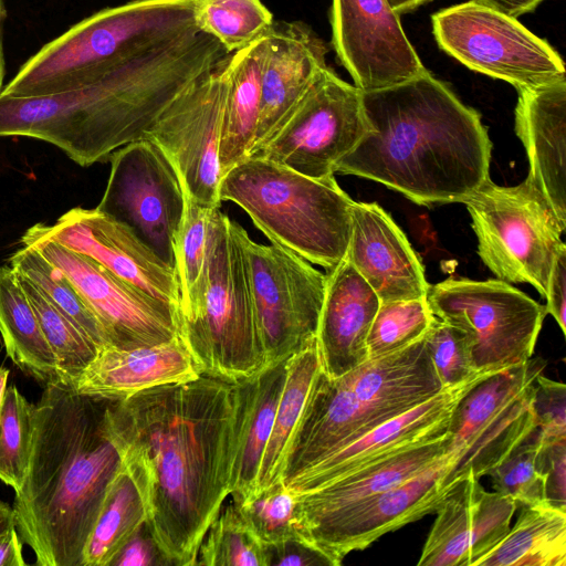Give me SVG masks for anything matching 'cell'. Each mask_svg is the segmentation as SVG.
<instances>
[{
	"instance_id": "obj_44",
	"label": "cell",
	"mask_w": 566,
	"mask_h": 566,
	"mask_svg": "<svg viewBox=\"0 0 566 566\" xmlns=\"http://www.w3.org/2000/svg\"><path fill=\"white\" fill-rule=\"evenodd\" d=\"M423 342L443 389L460 386L486 374L476 371L470 340L461 329L434 317L423 335Z\"/></svg>"
},
{
	"instance_id": "obj_35",
	"label": "cell",
	"mask_w": 566,
	"mask_h": 566,
	"mask_svg": "<svg viewBox=\"0 0 566 566\" xmlns=\"http://www.w3.org/2000/svg\"><path fill=\"white\" fill-rule=\"evenodd\" d=\"M9 265L38 290L99 347L109 345L102 323L67 276L39 251L22 245L9 258Z\"/></svg>"
},
{
	"instance_id": "obj_46",
	"label": "cell",
	"mask_w": 566,
	"mask_h": 566,
	"mask_svg": "<svg viewBox=\"0 0 566 566\" xmlns=\"http://www.w3.org/2000/svg\"><path fill=\"white\" fill-rule=\"evenodd\" d=\"M544 503L566 512V440L543 442L538 454Z\"/></svg>"
},
{
	"instance_id": "obj_28",
	"label": "cell",
	"mask_w": 566,
	"mask_h": 566,
	"mask_svg": "<svg viewBox=\"0 0 566 566\" xmlns=\"http://www.w3.org/2000/svg\"><path fill=\"white\" fill-rule=\"evenodd\" d=\"M287 359V358H286ZM286 359L232 384L234 452L230 481L233 502L252 496L285 376Z\"/></svg>"
},
{
	"instance_id": "obj_53",
	"label": "cell",
	"mask_w": 566,
	"mask_h": 566,
	"mask_svg": "<svg viewBox=\"0 0 566 566\" xmlns=\"http://www.w3.org/2000/svg\"><path fill=\"white\" fill-rule=\"evenodd\" d=\"M4 19V4L3 0H0V93L3 87L4 80V55H3V45H2V23Z\"/></svg>"
},
{
	"instance_id": "obj_2",
	"label": "cell",
	"mask_w": 566,
	"mask_h": 566,
	"mask_svg": "<svg viewBox=\"0 0 566 566\" xmlns=\"http://www.w3.org/2000/svg\"><path fill=\"white\" fill-rule=\"evenodd\" d=\"M230 54L213 36L195 31L78 88L29 98L0 96V137L48 142L81 166L106 161L144 138L180 94Z\"/></svg>"
},
{
	"instance_id": "obj_3",
	"label": "cell",
	"mask_w": 566,
	"mask_h": 566,
	"mask_svg": "<svg viewBox=\"0 0 566 566\" xmlns=\"http://www.w3.org/2000/svg\"><path fill=\"white\" fill-rule=\"evenodd\" d=\"M361 99L368 130L336 172L420 206L462 202L490 177L492 143L480 114L428 70Z\"/></svg>"
},
{
	"instance_id": "obj_41",
	"label": "cell",
	"mask_w": 566,
	"mask_h": 566,
	"mask_svg": "<svg viewBox=\"0 0 566 566\" xmlns=\"http://www.w3.org/2000/svg\"><path fill=\"white\" fill-rule=\"evenodd\" d=\"M433 319L427 297L380 303L367 337L369 359L415 343Z\"/></svg>"
},
{
	"instance_id": "obj_21",
	"label": "cell",
	"mask_w": 566,
	"mask_h": 566,
	"mask_svg": "<svg viewBox=\"0 0 566 566\" xmlns=\"http://www.w3.org/2000/svg\"><path fill=\"white\" fill-rule=\"evenodd\" d=\"M517 504L488 492L473 473L455 481L436 509L437 517L418 566H475L511 528Z\"/></svg>"
},
{
	"instance_id": "obj_45",
	"label": "cell",
	"mask_w": 566,
	"mask_h": 566,
	"mask_svg": "<svg viewBox=\"0 0 566 566\" xmlns=\"http://www.w3.org/2000/svg\"><path fill=\"white\" fill-rule=\"evenodd\" d=\"M532 411L543 442L566 440V386L541 374L534 386Z\"/></svg>"
},
{
	"instance_id": "obj_31",
	"label": "cell",
	"mask_w": 566,
	"mask_h": 566,
	"mask_svg": "<svg viewBox=\"0 0 566 566\" xmlns=\"http://www.w3.org/2000/svg\"><path fill=\"white\" fill-rule=\"evenodd\" d=\"M0 333L7 355L25 374L46 385H61L55 356L17 273L0 266Z\"/></svg>"
},
{
	"instance_id": "obj_51",
	"label": "cell",
	"mask_w": 566,
	"mask_h": 566,
	"mask_svg": "<svg viewBox=\"0 0 566 566\" xmlns=\"http://www.w3.org/2000/svg\"><path fill=\"white\" fill-rule=\"evenodd\" d=\"M491 8L500 10L507 15L517 18L534 11L544 0H478Z\"/></svg>"
},
{
	"instance_id": "obj_47",
	"label": "cell",
	"mask_w": 566,
	"mask_h": 566,
	"mask_svg": "<svg viewBox=\"0 0 566 566\" xmlns=\"http://www.w3.org/2000/svg\"><path fill=\"white\" fill-rule=\"evenodd\" d=\"M264 566H337L313 543L285 541L263 545Z\"/></svg>"
},
{
	"instance_id": "obj_39",
	"label": "cell",
	"mask_w": 566,
	"mask_h": 566,
	"mask_svg": "<svg viewBox=\"0 0 566 566\" xmlns=\"http://www.w3.org/2000/svg\"><path fill=\"white\" fill-rule=\"evenodd\" d=\"M36 406L14 385L7 387L0 411V480L19 491L25 480L33 444Z\"/></svg>"
},
{
	"instance_id": "obj_15",
	"label": "cell",
	"mask_w": 566,
	"mask_h": 566,
	"mask_svg": "<svg viewBox=\"0 0 566 566\" xmlns=\"http://www.w3.org/2000/svg\"><path fill=\"white\" fill-rule=\"evenodd\" d=\"M108 160L109 177L96 208L127 226L176 269L175 241L185 211V191L174 165L146 137L118 148Z\"/></svg>"
},
{
	"instance_id": "obj_34",
	"label": "cell",
	"mask_w": 566,
	"mask_h": 566,
	"mask_svg": "<svg viewBox=\"0 0 566 566\" xmlns=\"http://www.w3.org/2000/svg\"><path fill=\"white\" fill-rule=\"evenodd\" d=\"M147 522L140 488L123 462L112 480L86 541L82 566H109L113 558Z\"/></svg>"
},
{
	"instance_id": "obj_19",
	"label": "cell",
	"mask_w": 566,
	"mask_h": 566,
	"mask_svg": "<svg viewBox=\"0 0 566 566\" xmlns=\"http://www.w3.org/2000/svg\"><path fill=\"white\" fill-rule=\"evenodd\" d=\"M42 231L60 244L86 255L113 274L156 298L179 307L176 269L163 262L124 223L97 208H73Z\"/></svg>"
},
{
	"instance_id": "obj_50",
	"label": "cell",
	"mask_w": 566,
	"mask_h": 566,
	"mask_svg": "<svg viewBox=\"0 0 566 566\" xmlns=\"http://www.w3.org/2000/svg\"><path fill=\"white\" fill-rule=\"evenodd\" d=\"M13 506L0 501V566H24Z\"/></svg>"
},
{
	"instance_id": "obj_24",
	"label": "cell",
	"mask_w": 566,
	"mask_h": 566,
	"mask_svg": "<svg viewBox=\"0 0 566 566\" xmlns=\"http://www.w3.org/2000/svg\"><path fill=\"white\" fill-rule=\"evenodd\" d=\"M345 260L380 303L427 297L430 284L407 237L376 202L354 201Z\"/></svg>"
},
{
	"instance_id": "obj_8",
	"label": "cell",
	"mask_w": 566,
	"mask_h": 566,
	"mask_svg": "<svg viewBox=\"0 0 566 566\" xmlns=\"http://www.w3.org/2000/svg\"><path fill=\"white\" fill-rule=\"evenodd\" d=\"M241 226L210 210L200 292L179 312V331L199 373L230 384L266 363L258 328Z\"/></svg>"
},
{
	"instance_id": "obj_5",
	"label": "cell",
	"mask_w": 566,
	"mask_h": 566,
	"mask_svg": "<svg viewBox=\"0 0 566 566\" xmlns=\"http://www.w3.org/2000/svg\"><path fill=\"white\" fill-rule=\"evenodd\" d=\"M442 390L423 336L338 378H329L319 369L287 453L284 478L295 479Z\"/></svg>"
},
{
	"instance_id": "obj_36",
	"label": "cell",
	"mask_w": 566,
	"mask_h": 566,
	"mask_svg": "<svg viewBox=\"0 0 566 566\" xmlns=\"http://www.w3.org/2000/svg\"><path fill=\"white\" fill-rule=\"evenodd\" d=\"M17 275L55 356L61 385L74 388L99 346L54 306L33 283L18 273Z\"/></svg>"
},
{
	"instance_id": "obj_42",
	"label": "cell",
	"mask_w": 566,
	"mask_h": 566,
	"mask_svg": "<svg viewBox=\"0 0 566 566\" xmlns=\"http://www.w3.org/2000/svg\"><path fill=\"white\" fill-rule=\"evenodd\" d=\"M210 210L197 203L185 191V211L175 241V264L180 293L178 312L188 308L200 292Z\"/></svg>"
},
{
	"instance_id": "obj_29",
	"label": "cell",
	"mask_w": 566,
	"mask_h": 566,
	"mask_svg": "<svg viewBox=\"0 0 566 566\" xmlns=\"http://www.w3.org/2000/svg\"><path fill=\"white\" fill-rule=\"evenodd\" d=\"M449 453L448 433L406 449L314 490L297 493L306 528L428 470Z\"/></svg>"
},
{
	"instance_id": "obj_32",
	"label": "cell",
	"mask_w": 566,
	"mask_h": 566,
	"mask_svg": "<svg viewBox=\"0 0 566 566\" xmlns=\"http://www.w3.org/2000/svg\"><path fill=\"white\" fill-rule=\"evenodd\" d=\"M319 369L316 339L286 359L285 381L277 401L271 434L261 459L253 494L282 481L293 437Z\"/></svg>"
},
{
	"instance_id": "obj_9",
	"label": "cell",
	"mask_w": 566,
	"mask_h": 566,
	"mask_svg": "<svg viewBox=\"0 0 566 566\" xmlns=\"http://www.w3.org/2000/svg\"><path fill=\"white\" fill-rule=\"evenodd\" d=\"M462 202L483 263L499 280L528 283L545 297L565 227L544 196L527 179L507 187L489 177Z\"/></svg>"
},
{
	"instance_id": "obj_54",
	"label": "cell",
	"mask_w": 566,
	"mask_h": 566,
	"mask_svg": "<svg viewBox=\"0 0 566 566\" xmlns=\"http://www.w3.org/2000/svg\"><path fill=\"white\" fill-rule=\"evenodd\" d=\"M9 369L0 367V411L3 405L6 390L8 387Z\"/></svg>"
},
{
	"instance_id": "obj_1",
	"label": "cell",
	"mask_w": 566,
	"mask_h": 566,
	"mask_svg": "<svg viewBox=\"0 0 566 566\" xmlns=\"http://www.w3.org/2000/svg\"><path fill=\"white\" fill-rule=\"evenodd\" d=\"M111 417L157 545L171 565H196L203 536L230 494L232 384L200 375L154 387L113 400Z\"/></svg>"
},
{
	"instance_id": "obj_20",
	"label": "cell",
	"mask_w": 566,
	"mask_h": 566,
	"mask_svg": "<svg viewBox=\"0 0 566 566\" xmlns=\"http://www.w3.org/2000/svg\"><path fill=\"white\" fill-rule=\"evenodd\" d=\"M451 462L448 453L420 474L317 524L310 530L312 542L338 566L347 554L422 518L436 511L449 490L443 481Z\"/></svg>"
},
{
	"instance_id": "obj_14",
	"label": "cell",
	"mask_w": 566,
	"mask_h": 566,
	"mask_svg": "<svg viewBox=\"0 0 566 566\" xmlns=\"http://www.w3.org/2000/svg\"><path fill=\"white\" fill-rule=\"evenodd\" d=\"M368 130L361 91L329 66L254 155L312 178L334 176Z\"/></svg>"
},
{
	"instance_id": "obj_22",
	"label": "cell",
	"mask_w": 566,
	"mask_h": 566,
	"mask_svg": "<svg viewBox=\"0 0 566 566\" xmlns=\"http://www.w3.org/2000/svg\"><path fill=\"white\" fill-rule=\"evenodd\" d=\"M488 375L482 374L465 384L443 389L418 407L336 450L285 485L296 493L307 492L406 449L446 436L460 399Z\"/></svg>"
},
{
	"instance_id": "obj_52",
	"label": "cell",
	"mask_w": 566,
	"mask_h": 566,
	"mask_svg": "<svg viewBox=\"0 0 566 566\" xmlns=\"http://www.w3.org/2000/svg\"><path fill=\"white\" fill-rule=\"evenodd\" d=\"M391 8L400 15L411 12L431 0H388Z\"/></svg>"
},
{
	"instance_id": "obj_37",
	"label": "cell",
	"mask_w": 566,
	"mask_h": 566,
	"mask_svg": "<svg viewBox=\"0 0 566 566\" xmlns=\"http://www.w3.org/2000/svg\"><path fill=\"white\" fill-rule=\"evenodd\" d=\"M233 504L262 545L285 541L313 543L302 516L298 494L283 481Z\"/></svg>"
},
{
	"instance_id": "obj_25",
	"label": "cell",
	"mask_w": 566,
	"mask_h": 566,
	"mask_svg": "<svg viewBox=\"0 0 566 566\" xmlns=\"http://www.w3.org/2000/svg\"><path fill=\"white\" fill-rule=\"evenodd\" d=\"M514 127L527 160V180L566 228V80L517 90Z\"/></svg>"
},
{
	"instance_id": "obj_38",
	"label": "cell",
	"mask_w": 566,
	"mask_h": 566,
	"mask_svg": "<svg viewBox=\"0 0 566 566\" xmlns=\"http://www.w3.org/2000/svg\"><path fill=\"white\" fill-rule=\"evenodd\" d=\"M195 19L198 29L229 53L266 34L274 22L261 0H195Z\"/></svg>"
},
{
	"instance_id": "obj_4",
	"label": "cell",
	"mask_w": 566,
	"mask_h": 566,
	"mask_svg": "<svg viewBox=\"0 0 566 566\" xmlns=\"http://www.w3.org/2000/svg\"><path fill=\"white\" fill-rule=\"evenodd\" d=\"M112 402L46 385L35 405L30 464L13 510L36 565L82 566L86 541L123 464Z\"/></svg>"
},
{
	"instance_id": "obj_18",
	"label": "cell",
	"mask_w": 566,
	"mask_h": 566,
	"mask_svg": "<svg viewBox=\"0 0 566 566\" xmlns=\"http://www.w3.org/2000/svg\"><path fill=\"white\" fill-rule=\"evenodd\" d=\"M332 45L361 92L392 86L427 69L388 0H332Z\"/></svg>"
},
{
	"instance_id": "obj_6",
	"label": "cell",
	"mask_w": 566,
	"mask_h": 566,
	"mask_svg": "<svg viewBox=\"0 0 566 566\" xmlns=\"http://www.w3.org/2000/svg\"><path fill=\"white\" fill-rule=\"evenodd\" d=\"M200 31L195 0H132L78 21L28 59L0 96L40 97L86 85L123 62Z\"/></svg>"
},
{
	"instance_id": "obj_48",
	"label": "cell",
	"mask_w": 566,
	"mask_h": 566,
	"mask_svg": "<svg viewBox=\"0 0 566 566\" xmlns=\"http://www.w3.org/2000/svg\"><path fill=\"white\" fill-rule=\"evenodd\" d=\"M170 562L157 545L145 522L127 541L109 566H166Z\"/></svg>"
},
{
	"instance_id": "obj_30",
	"label": "cell",
	"mask_w": 566,
	"mask_h": 566,
	"mask_svg": "<svg viewBox=\"0 0 566 566\" xmlns=\"http://www.w3.org/2000/svg\"><path fill=\"white\" fill-rule=\"evenodd\" d=\"M266 48L264 34L228 59V92L219 147L221 178L250 157L259 124Z\"/></svg>"
},
{
	"instance_id": "obj_16",
	"label": "cell",
	"mask_w": 566,
	"mask_h": 566,
	"mask_svg": "<svg viewBox=\"0 0 566 566\" xmlns=\"http://www.w3.org/2000/svg\"><path fill=\"white\" fill-rule=\"evenodd\" d=\"M21 243L39 251L67 276L102 323L109 345L119 348L151 346L180 335L176 306L54 241L42 231L40 223L24 232Z\"/></svg>"
},
{
	"instance_id": "obj_13",
	"label": "cell",
	"mask_w": 566,
	"mask_h": 566,
	"mask_svg": "<svg viewBox=\"0 0 566 566\" xmlns=\"http://www.w3.org/2000/svg\"><path fill=\"white\" fill-rule=\"evenodd\" d=\"M240 239L266 363L286 359L316 339L326 274L283 247L254 242L242 227Z\"/></svg>"
},
{
	"instance_id": "obj_43",
	"label": "cell",
	"mask_w": 566,
	"mask_h": 566,
	"mask_svg": "<svg viewBox=\"0 0 566 566\" xmlns=\"http://www.w3.org/2000/svg\"><path fill=\"white\" fill-rule=\"evenodd\" d=\"M541 447L542 436L536 428L488 474L494 491L515 501L517 507L544 503V481L538 462Z\"/></svg>"
},
{
	"instance_id": "obj_33",
	"label": "cell",
	"mask_w": 566,
	"mask_h": 566,
	"mask_svg": "<svg viewBox=\"0 0 566 566\" xmlns=\"http://www.w3.org/2000/svg\"><path fill=\"white\" fill-rule=\"evenodd\" d=\"M518 507L514 526L475 566H565L566 512L545 503Z\"/></svg>"
},
{
	"instance_id": "obj_10",
	"label": "cell",
	"mask_w": 566,
	"mask_h": 566,
	"mask_svg": "<svg viewBox=\"0 0 566 566\" xmlns=\"http://www.w3.org/2000/svg\"><path fill=\"white\" fill-rule=\"evenodd\" d=\"M542 358L490 374L474 384L455 406L448 427L452 462L443 481L448 490L470 472L488 475L536 428L532 398Z\"/></svg>"
},
{
	"instance_id": "obj_7",
	"label": "cell",
	"mask_w": 566,
	"mask_h": 566,
	"mask_svg": "<svg viewBox=\"0 0 566 566\" xmlns=\"http://www.w3.org/2000/svg\"><path fill=\"white\" fill-rule=\"evenodd\" d=\"M220 200L241 207L274 244L334 269L346 255L354 200L334 176L312 178L250 156L220 181Z\"/></svg>"
},
{
	"instance_id": "obj_12",
	"label": "cell",
	"mask_w": 566,
	"mask_h": 566,
	"mask_svg": "<svg viewBox=\"0 0 566 566\" xmlns=\"http://www.w3.org/2000/svg\"><path fill=\"white\" fill-rule=\"evenodd\" d=\"M439 48L468 69L513 85L516 91L566 80L558 52L514 17L478 0L431 17Z\"/></svg>"
},
{
	"instance_id": "obj_49",
	"label": "cell",
	"mask_w": 566,
	"mask_h": 566,
	"mask_svg": "<svg viewBox=\"0 0 566 566\" xmlns=\"http://www.w3.org/2000/svg\"><path fill=\"white\" fill-rule=\"evenodd\" d=\"M547 314L557 322L563 334H566V247L556 254L548 276L546 290Z\"/></svg>"
},
{
	"instance_id": "obj_26",
	"label": "cell",
	"mask_w": 566,
	"mask_h": 566,
	"mask_svg": "<svg viewBox=\"0 0 566 566\" xmlns=\"http://www.w3.org/2000/svg\"><path fill=\"white\" fill-rule=\"evenodd\" d=\"M380 300L344 259L327 271L316 344L321 370L338 378L369 359L367 337Z\"/></svg>"
},
{
	"instance_id": "obj_23",
	"label": "cell",
	"mask_w": 566,
	"mask_h": 566,
	"mask_svg": "<svg viewBox=\"0 0 566 566\" xmlns=\"http://www.w3.org/2000/svg\"><path fill=\"white\" fill-rule=\"evenodd\" d=\"M261 80L258 129L250 156L259 151L328 67V48L302 21H274Z\"/></svg>"
},
{
	"instance_id": "obj_27",
	"label": "cell",
	"mask_w": 566,
	"mask_h": 566,
	"mask_svg": "<svg viewBox=\"0 0 566 566\" xmlns=\"http://www.w3.org/2000/svg\"><path fill=\"white\" fill-rule=\"evenodd\" d=\"M201 374L181 336L135 348L104 345L77 379L81 395L124 400L140 391L192 380Z\"/></svg>"
},
{
	"instance_id": "obj_17",
	"label": "cell",
	"mask_w": 566,
	"mask_h": 566,
	"mask_svg": "<svg viewBox=\"0 0 566 566\" xmlns=\"http://www.w3.org/2000/svg\"><path fill=\"white\" fill-rule=\"evenodd\" d=\"M229 56L180 94L145 135L171 161L189 197L208 209L221 203L219 147Z\"/></svg>"
},
{
	"instance_id": "obj_40",
	"label": "cell",
	"mask_w": 566,
	"mask_h": 566,
	"mask_svg": "<svg viewBox=\"0 0 566 566\" xmlns=\"http://www.w3.org/2000/svg\"><path fill=\"white\" fill-rule=\"evenodd\" d=\"M196 565L264 566L263 545L229 504L209 525L199 546Z\"/></svg>"
},
{
	"instance_id": "obj_11",
	"label": "cell",
	"mask_w": 566,
	"mask_h": 566,
	"mask_svg": "<svg viewBox=\"0 0 566 566\" xmlns=\"http://www.w3.org/2000/svg\"><path fill=\"white\" fill-rule=\"evenodd\" d=\"M427 301L436 318L467 334L478 373L531 359L547 314L545 305L499 279H447L429 286Z\"/></svg>"
}]
</instances>
